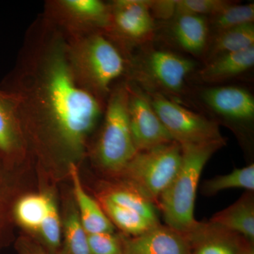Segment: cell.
<instances>
[{
	"instance_id": "cell-1",
	"label": "cell",
	"mask_w": 254,
	"mask_h": 254,
	"mask_svg": "<svg viewBox=\"0 0 254 254\" xmlns=\"http://www.w3.org/2000/svg\"><path fill=\"white\" fill-rule=\"evenodd\" d=\"M9 92L23 128L43 133L68 157H81L105 103L82 88L68 63L66 39L42 16L28 32Z\"/></svg>"
},
{
	"instance_id": "cell-2",
	"label": "cell",
	"mask_w": 254,
	"mask_h": 254,
	"mask_svg": "<svg viewBox=\"0 0 254 254\" xmlns=\"http://www.w3.org/2000/svg\"><path fill=\"white\" fill-rule=\"evenodd\" d=\"M66 52L78 84L105 103L129 70L130 58L103 31L66 39Z\"/></svg>"
},
{
	"instance_id": "cell-3",
	"label": "cell",
	"mask_w": 254,
	"mask_h": 254,
	"mask_svg": "<svg viewBox=\"0 0 254 254\" xmlns=\"http://www.w3.org/2000/svg\"><path fill=\"white\" fill-rule=\"evenodd\" d=\"M225 145L226 139L206 144L181 145L180 168L157 203L165 225L187 235L198 224L194 207L200 175L207 162Z\"/></svg>"
},
{
	"instance_id": "cell-4",
	"label": "cell",
	"mask_w": 254,
	"mask_h": 254,
	"mask_svg": "<svg viewBox=\"0 0 254 254\" xmlns=\"http://www.w3.org/2000/svg\"><path fill=\"white\" fill-rule=\"evenodd\" d=\"M127 81L114 86L105 103L95 158L110 173H120L136 154L128 115Z\"/></svg>"
},
{
	"instance_id": "cell-5",
	"label": "cell",
	"mask_w": 254,
	"mask_h": 254,
	"mask_svg": "<svg viewBox=\"0 0 254 254\" xmlns=\"http://www.w3.org/2000/svg\"><path fill=\"white\" fill-rule=\"evenodd\" d=\"M182 158L181 145L172 141L137 152L121 173L126 185L157 205L160 195L178 172Z\"/></svg>"
},
{
	"instance_id": "cell-6",
	"label": "cell",
	"mask_w": 254,
	"mask_h": 254,
	"mask_svg": "<svg viewBox=\"0 0 254 254\" xmlns=\"http://www.w3.org/2000/svg\"><path fill=\"white\" fill-rule=\"evenodd\" d=\"M150 103L173 141L184 145H201L222 141L218 124L187 109L163 93L147 91Z\"/></svg>"
},
{
	"instance_id": "cell-7",
	"label": "cell",
	"mask_w": 254,
	"mask_h": 254,
	"mask_svg": "<svg viewBox=\"0 0 254 254\" xmlns=\"http://www.w3.org/2000/svg\"><path fill=\"white\" fill-rule=\"evenodd\" d=\"M103 33L130 58L133 46L151 41L155 33L150 1L116 0L109 3V16Z\"/></svg>"
},
{
	"instance_id": "cell-8",
	"label": "cell",
	"mask_w": 254,
	"mask_h": 254,
	"mask_svg": "<svg viewBox=\"0 0 254 254\" xmlns=\"http://www.w3.org/2000/svg\"><path fill=\"white\" fill-rule=\"evenodd\" d=\"M108 16L109 3L100 0H50L43 17L70 39L103 32Z\"/></svg>"
},
{
	"instance_id": "cell-9",
	"label": "cell",
	"mask_w": 254,
	"mask_h": 254,
	"mask_svg": "<svg viewBox=\"0 0 254 254\" xmlns=\"http://www.w3.org/2000/svg\"><path fill=\"white\" fill-rule=\"evenodd\" d=\"M193 60L165 50H152L142 57L139 65L130 64L129 71L144 85L154 87L153 91L181 94L187 78L195 70ZM128 71V72H129Z\"/></svg>"
},
{
	"instance_id": "cell-10",
	"label": "cell",
	"mask_w": 254,
	"mask_h": 254,
	"mask_svg": "<svg viewBox=\"0 0 254 254\" xmlns=\"http://www.w3.org/2000/svg\"><path fill=\"white\" fill-rule=\"evenodd\" d=\"M128 85V115L137 151L151 149L173 141L153 109L146 93L135 83Z\"/></svg>"
},
{
	"instance_id": "cell-11",
	"label": "cell",
	"mask_w": 254,
	"mask_h": 254,
	"mask_svg": "<svg viewBox=\"0 0 254 254\" xmlns=\"http://www.w3.org/2000/svg\"><path fill=\"white\" fill-rule=\"evenodd\" d=\"M198 98L205 109L228 123L247 124L254 121V95L243 87H205L199 91Z\"/></svg>"
},
{
	"instance_id": "cell-12",
	"label": "cell",
	"mask_w": 254,
	"mask_h": 254,
	"mask_svg": "<svg viewBox=\"0 0 254 254\" xmlns=\"http://www.w3.org/2000/svg\"><path fill=\"white\" fill-rule=\"evenodd\" d=\"M124 254H190L186 235L161 224L125 241Z\"/></svg>"
},
{
	"instance_id": "cell-13",
	"label": "cell",
	"mask_w": 254,
	"mask_h": 254,
	"mask_svg": "<svg viewBox=\"0 0 254 254\" xmlns=\"http://www.w3.org/2000/svg\"><path fill=\"white\" fill-rule=\"evenodd\" d=\"M185 235L193 254H238L250 243L238 234L210 221L198 222L194 228Z\"/></svg>"
},
{
	"instance_id": "cell-14",
	"label": "cell",
	"mask_w": 254,
	"mask_h": 254,
	"mask_svg": "<svg viewBox=\"0 0 254 254\" xmlns=\"http://www.w3.org/2000/svg\"><path fill=\"white\" fill-rule=\"evenodd\" d=\"M170 36L179 48L203 60L210 40L208 18L175 11Z\"/></svg>"
},
{
	"instance_id": "cell-15",
	"label": "cell",
	"mask_w": 254,
	"mask_h": 254,
	"mask_svg": "<svg viewBox=\"0 0 254 254\" xmlns=\"http://www.w3.org/2000/svg\"><path fill=\"white\" fill-rule=\"evenodd\" d=\"M254 66V46L249 49L222 55L205 63L195 78L200 83L219 86L248 72Z\"/></svg>"
},
{
	"instance_id": "cell-16",
	"label": "cell",
	"mask_w": 254,
	"mask_h": 254,
	"mask_svg": "<svg viewBox=\"0 0 254 254\" xmlns=\"http://www.w3.org/2000/svg\"><path fill=\"white\" fill-rule=\"evenodd\" d=\"M210 222L238 234L247 241L254 240V196L253 191L244 193L230 206L215 214Z\"/></svg>"
},
{
	"instance_id": "cell-17",
	"label": "cell",
	"mask_w": 254,
	"mask_h": 254,
	"mask_svg": "<svg viewBox=\"0 0 254 254\" xmlns=\"http://www.w3.org/2000/svg\"><path fill=\"white\" fill-rule=\"evenodd\" d=\"M75 197L80 210V220L87 234L113 233L114 227L108 215L82 186L77 167L69 164Z\"/></svg>"
},
{
	"instance_id": "cell-18",
	"label": "cell",
	"mask_w": 254,
	"mask_h": 254,
	"mask_svg": "<svg viewBox=\"0 0 254 254\" xmlns=\"http://www.w3.org/2000/svg\"><path fill=\"white\" fill-rule=\"evenodd\" d=\"M23 126L17 107L9 92L0 91V151L6 155L23 149Z\"/></svg>"
},
{
	"instance_id": "cell-19",
	"label": "cell",
	"mask_w": 254,
	"mask_h": 254,
	"mask_svg": "<svg viewBox=\"0 0 254 254\" xmlns=\"http://www.w3.org/2000/svg\"><path fill=\"white\" fill-rule=\"evenodd\" d=\"M254 46V23H247L211 36L203 60L206 63L222 55L242 51Z\"/></svg>"
},
{
	"instance_id": "cell-20",
	"label": "cell",
	"mask_w": 254,
	"mask_h": 254,
	"mask_svg": "<svg viewBox=\"0 0 254 254\" xmlns=\"http://www.w3.org/2000/svg\"><path fill=\"white\" fill-rule=\"evenodd\" d=\"M103 205L108 218L122 230L133 237L141 235L160 224V222L152 221L136 212L115 204L105 198H103Z\"/></svg>"
},
{
	"instance_id": "cell-21",
	"label": "cell",
	"mask_w": 254,
	"mask_h": 254,
	"mask_svg": "<svg viewBox=\"0 0 254 254\" xmlns=\"http://www.w3.org/2000/svg\"><path fill=\"white\" fill-rule=\"evenodd\" d=\"M104 198L115 204L141 214L152 221L159 222L154 203L128 185L114 187L104 195Z\"/></svg>"
},
{
	"instance_id": "cell-22",
	"label": "cell",
	"mask_w": 254,
	"mask_h": 254,
	"mask_svg": "<svg viewBox=\"0 0 254 254\" xmlns=\"http://www.w3.org/2000/svg\"><path fill=\"white\" fill-rule=\"evenodd\" d=\"M210 36L225 30L254 23V4H239L233 1L225 9L208 18Z\"/></svg>"
},
{
	"instance_id": "cell-23",
	"label": "cell",
	"mask_w": 254,
	"mask_h": 254,
	"mask_svg": "<svg viewBox=\"0 0 254 254\" xmlns=\"http://www.w3.org/2000/svg\"><path fill=\"white\" fill-rule=\"evenodd\" d=\"M245 189L248 191L254 190V164L243 168H235L231 173L218 175L206 180L203 185V192L206 195H213L230 189Z\"/></svg>"
},
{
	"instance_id": "cell-24",
	"label": "cell",
	"mask_w": 254,
	"mask_h": 254,
	"mask_svg": "<svg viewBox=\"0 0 254 254\" xmlns=\"http://www.w3.org/2000/svg\"><path fill=\"white\" fill-rule=\"evenodd\" d=\"M52 200L49 197L42 194L23 197L16 205V214L18 221L30 230H39Z\"/></svg>"
},
{
	"instance_id": "cell-25",
	"label": "cell",
	"mask_w": 254,
	"mask_h": 254,
	"mask_svg": "<svg viewBox=\"0 0 254 254\" xmlns=\"http://www.w3.org/2000/svg\"><path fill=\"white\" fill-rule=\"evenodd\" d=\"M65 243L66 254H91L88 234L82 226L79 216L72 213L65 225Z\"/></svg>"
},
{
	"instance_id": "cell-26",
	"label": "cell",
	"mask_w": 254,
	"mask_h": 254,
	"mask_svg": "<svg viewBox=\"0 0 254 254\" xmlns=\"http://www.w3.org/2000/svg\"><path fill=\"white\" fill-rule=\"evenodd\" d=\"M233 1L228 0H176L175 11L209 18L218 14Z\"/></svg>"
},
{
	"instance_id": "cell-27",
	"label": "cell",
	"mask_w": 254,
	"mask_h": 254,
	"mask_svg": "<svg viewBox=\"0 0 254 254\" xmlns=\"http://www.w3.org/2000/svg\"><path fill=\"white\" fill-rule=\"evenodd\" d=\"M91 254H124L123 244L113 233L88 234Z\"/></svg>"
},
{
	"instance_id": "cell-28",
	"label": "cell",
	"mask_w": 254,
	"mask_h": 254,
	"mask_svg": "<svg viewBox=\"0 0 254 254\" xmlns=\"http://www.w3.org/2000/svg\"><path fill=\"white\" fill-rule=\"evenodd\" d=\"M39 230L43 239L50 247H57L60 245L61 227L59 213L53 200L50 203L49 210L42 222Z\"/></svg>"
},
{
	"instance_id": "cell-29",
	"label": "cell",
	"mask_w": 254,
	"mask_h": 254,
	"mask_svg": "<svg viewBox=\"0 0 254 254\" xmlns=\"http://www.w3.org/2000/svg\"><path fill=\"white\" fill-rule=\"evenodd\" d=\"M176 10L175 1H150V11L153 17L168 20L173 17Z\"/></svg>"
},
{
	"instance_id": "cell-30",
	"label": "cell",
	"mask_w": 254,
	"mask_h": 254,
	"mask_svg": "<svg viewBox=\"0 0 254 254\" xmlns=\"http://www.w3.org/2000/svg\"><path fill=\"white\" fill-rule=\"evenodd\" d=\"M238 254H254V247L252 246V243L250 242L247 244Z\"/></svg>"
}]
</instances>
